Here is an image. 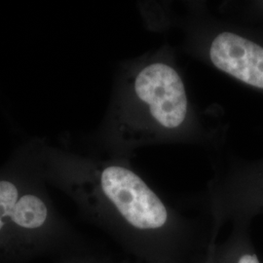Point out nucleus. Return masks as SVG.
Instances as JSON below:
<instances>
[{"instance_id": "nucleus-1", "label": "nucleus", "mask_w": 263, "mask_h": 263, "mask_svg": "<svg viewBox=\"0 0 263 263\" xmlns=\"http://www.w3.org/2000/svg\"><path fill=\"white\" fill-rule=\"evenodd\" d=\"M226 133L221 108L192 100L175 49L163 44L119 67L100 141L106 154L132 159L137 149L161 144L218 149Z\"/></svg>"}, {"instance_id": "nucleus-2", "label": "nucleus", "mask_w": 263, "mask_h": 263, "mask_svg": "<svg viewBox=\"0 0 263 263\" xmlns=\"http://www.w3.org/2000/svg\"><path fill=\"white\" fill-rule=\"evenodd\" d=\"M84 216L144 262L175 263L185 218L152 187L131 159L58 153L43 171Z\"/></svg>"}, {"instance_id": "nucleus-3", "label": "nucleus", "mask_w": 263, "mask_h": 263, "mask_svg": "<svg viewBox=\"0 0 263 263\" xmlns=\"http://www.w3.org/2000/svg\"><path fill=\"white\" fill-rule=\"evenodd\" d=\"M176 26L182 50L240 84L263 94V26L217 18L201 1L185 2Z\"/></svg>"}, {"instance_id": "nucleus-4", "label": "nucleus", "mask_w": 263, "mask_h": 263, "mask_svg": "<svg viewBox=\"0 0 263 263\" xmlns=\"http://www.w3.org/2000/svg\"><path fill=\"white\" fill-rule=\"evenodd\" d=\"M70 241L69 228L37 185L0 177V263L25 262Z\"/></svg>"}, {"instance_id": "nucleus-5", "label": "nucleus", "mask_w": 263, "mask_h": 263, "mask_svg": "<svg viewBox=\"0 0 263 263\" xmlns=\"http://www.w3.org/2000/svg\"><path fill=\"white\" fill-rule=\"evenodd\" d=\"M209 207L214 229L226 221L250 224L263 214V158H233L209 184Z\"/></svg>"}, {"instance_id": "nucleus-6", "label": "nucleus", "mask_w": 263, "mask_h": 263, "mask_svg": "<svg viewBox=\"0 0 263 263\" xmlns=\"http://www.w3.org/2000/svg\"><path fill=\"white\" fill-rule=\"evenodd\" d=\"M248 223H235L228 239L221 244L213 241L203 263H261L249 233Z\"/></svg>"}, {"instance_id": "nucleus-7", "label": "nucleus", "mask_w": 263, "mask_h": 263, "mask_svg": "<svg viewBox=\"0 0 263 263\" xmlns=\"http://www.w3.org/2000/svg\"><path fill=\"white\" fill-rule=\"evenodd\" d=\"M172 7L169 2H141L140 12L149 29L166 31L177 23Z\"/></svg>"}, {"instance_id": "nucleus-8", "label": "nucleus", "mask_w": 263, "mask_h": 263, "mask_svg": "<svg viewBox=\"0 0 263 263\" xmlns=\"http://www.w3.org/2000/svg\"><path fill=\"white\" fill-rule=\"evenodd\" d=\"M229 19L250 25L263 26V0L226 1L220 5Z\"/></svg>"}, {"instance_id": "nucleus-9", "label": "nucleus", "mask_w": 263, "mask_h": 263, "mask_svg": "<svg viewBox=\"0 0 263 263\" xmlns=\"http://www.w3.org/2000/svg\"><path fill=\"white\" fill-rule=\"evenodd\" d=\"M61 263H100L99 259L81 256H68L62 260Z\"/></svg>"}, {"instance_id": "nucleus-10", "label": "nucleus", "mask_w": 263, "mask_h": 263, "mask_svg": "<svg viewBox=\"0 0 263 263\" xmlns=\"http://www.w3.org/2000/svg\"><path fill=\"white\" fill-rule=\"evenodd\" d=\"M100 263H111V262H105V261H102V260H100ZM144 263H148V262H144Z\"/></svg>"}]
</instances>
